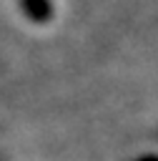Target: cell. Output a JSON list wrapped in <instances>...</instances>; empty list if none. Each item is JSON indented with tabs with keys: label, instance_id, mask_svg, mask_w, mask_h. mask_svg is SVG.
Masks as SVG:
<instances>
[{
	"label": "cell",
	"instance_id": "6da1fadb",
	"mask_svg": "<svg viewBox=\"0 0 158 161\" xmlns=\"http://www.w3.org/2000/svg\"><path fill=\"white\" fill-rule=\"evenodd\" d=\"M25 13L33 18V20H48L53 15V8H50V0H20Z\"/></svg>",
	"mask_w": 158,
	"mask_h": 161
}]
</instances>
